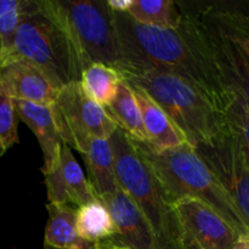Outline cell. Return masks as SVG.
Returning a JSON list of instances; mask_svg holds the SVG:
<instances>
[{"label":"cell","instance_id":"cell-14","mask_svg":"<svg viewBox=\"0 0 249 249\" xmlns=\"http://www.w3.org/2000/svg\"><path fill=\"white\" fill-rule=\"evenodd\" d=\"M17 117L29 126L43 151V174H48L60 158L63 142L53 106L14 100Z\"/></svg>","mask_w":249,"mask_h":249},{"label":"cell","instance_id":"cell-5","mask_svg":"<svg viewBox=\"0 0 249 249\" xmlns=\"http://www.w3.org/2000/svg\"><path fill=\"white\" fill-rule=\"evenodd\" d=\"M119 74L128 84L142 89L194 148L230 131L225 114L202 90L179 75L158 71Z\"/></svg>","mask_w":249,"mask_h":249},{"label":"cell","instance_id":"cell-16","mask_svg":"<svg viewBox=\"0 0 249 249\" xmlns=\"http://www.w3.org/2000/svg\"><path fill=\"white\" fill-rule=\"evenodd\" d=\"M49 218L44 235V249H96L97 243L85 241L75 229L77 208L62 204H46Z\"/></svg>","mask_w":249,"mask_h":249},{"label":"cell","instance_id":"cell-8","mask_svg":"<svg viewBox=\"0 0 249 249\" xmlns=\"http://www.w3.org/2000/svg\"><path fill=\"white\" fill-rule=\"evenodd\" d=\"M53 108L63 142L80 155L91 139L108 140L117 129L106 109L85 95L80 82L61 88Z\"/></svg>","mask_w":249,"mask_h":249},{"label":"cell","instance_id":"cell-3","mask_svg":"<svg viewBox=\"0 0 249 249\" xmlns=\"http://www.w3.org/2000/svg\"><path fill=\"white\" fill-rule=\"evenodd\" d=\"M26 60L57 89L79 82L85 70L55 0H22L21 16L6 61Z\"/></svg>","mask_w":249,"mask_h":249},{"label":"cell","instance_id":"cell-25","mask_svg":"<svg viewBox=\"0 0 249 249\" xmlns=\"http://www.w3.org/2000/svg\"><path fill=\"white\" fill-rule=\"evenodd\" d=\"M232 249H249V236H241Z\"/></svg>","mask_w":249,"mask_h":249},{"label":"cell","instance_id":"cell-6","mask_svg":"<svg viewBox=\"0 0 249 249\" xmlns=\"http://www.w3.org/2000/svg\"><path fill=\"white\" fill-rule=\"evenodd\" d=\"M108 142L117 182L147 219L155 249H182L174 208L152 168L121 129L114 130Z\"/></svg>","mask_w":249,"mask_h":249},{"label":"cell","instance_id":"cell-23","mask_svg":"<svg viewBox=\"0 0 249 249\" xmlns=\"http://www.w3.org/2000/svg\"><path fill=\"white\" fill-rule=\"evenodd\" d=\"M17 121L14 100L0 90V157L18 142Z\"/></svg>","mask_w":249,"mask_h":249},{"label":"cell","instance_id":"cell-11","mask_svg":"<svg viewBox=\"0 0 249 249\" xmlns=\"http://www.w3.org/2000/svg\"><path fill=\"white\" fill-rule=\"evenodd\" d=\"M97 199L106 207L116 226V235L104 243L125 249H155V236L147 219L121 186L114 194Z\"/></svg>","mask_w":249,"mask_h":249},{"label":"cell","instance_id":"cell-15","mask_svg":"<svg viewBox=\"0 0 249 249\" xmlns=\"http://www.w3.org/2000/svg\"><path fill=\"white\" fill-rule=\"evenodd\" d=\"M130 88L140 109L141 121L147 136L146 143L162 150L186 142L164 111L142 89L135 85H130Z\"/></svg>","mask_w":249,"mask_h":249},{"label":"cell","instance_id":"cell-9","mask_svg":"<svg viewBox=\"0 0 249 249\" xmlns=\"http://www.w3.org/2000/svg\"><path fill=\"white\" fill-rule=\"evenodd\" d=\"M195 151L249 223V146L230 130Z\"/></svg>","mask_w":249,"mask_h":249},{"label":"cell","instance_id":"cell-26","mask_svg":"<svg viewBox=\"0 0 249 249\" xmlns=\"http://www.w3.org/2000/svg\"><path fill=\"white\" fill-rule=\"evenodd\" d=\"M96 249H125V248H122V247H117V246H112L108 245V243H97V248Z\"/></svg>","mask_w":249,"mask_h":249},{"label":"cell","instance_id":"cell-22","mask_svg":"<svg viewBox=\"0 0 249 249\" xmlns=\"http://www.w3.org/2000/svg\"><path fill=\"white\" fill-rule=\"evenodd\" d=\"M22 0H0V66L11 50L21 16Z\"/></svg>","mask_w":249,"mask_h":249},{"label":"cell","instance_id":"cell-2","mask_svg":"<svg viewBox=\"0 0 249 249\" xmlns=\"http://www.w3.org/2000/svg\"><path fill=\"white\" fill-rule=\"evenodd\" d=\"M194 19L214 70L218 73L232 109L226 114L229 128L248 141L249 126V17L230 2L184 4Z\"/></svg>","mask_w":249,"mask_h":249},{"label":"cell","instance_id":"cell-20","mask_svg":"<svg viewBox=\"0 0 249 249\" xmlns=\"http://www.w3.org/2000/svg\"><path fill=\"white\" fill-rule=\"evenodd\" d=\"M126 14L138 23L163 28H178L182 17L179 2L173 0H133Z\"/></svg>","mask_w":249,"mask_h":249},{"label":"cell","instance_id":"cell-19","mask_svg":"<svg viewBox=\"0 0 249 249\" xmlns=\"http://www.w3.org/2000/svg\"><path fill=\"white\" fill-rule=\"evenodd\" d=\"M75 229L83 240L91 243H101L116 235L111 215L99 199L77 208Z\"/></svg>","mask_w":249,"mask_h":249},{"label":"cell","instance_id":"cell-12","mask_svg":"<svg viewBox=\"0 0 249 249\" xmlns=\"http://www.w3.org/2000/svg\"><path fill=\"white\" fill-rule=\"evenodd\" d=\"M44 177L49 203L79 208L97 199L72 148L66 143L62 145L55 167Z\"/></svg>","mask_w":249,"mask_h":249},{"label":"cell","instance_id":"cell-10","mask_svg":"<svg viewBox=\"0 0 249 249\" xmlns=\"http://www.w3.org/2000/svg\"><path fill=\"white\" fill-rule=\"evenodd\" d=\"M182 249H232L241 235L213 208L195 198L173 204Z\"/></svg>","mask_w":249,"mask_h":249},{"label":"cell","instance_id":"cell-7","mask_svg":"<svg viewBox=\"0 0 249 249\" xmlns=\"http://www.w3.org/2000/svg\"><path fill=\"white\" fill-rule=\"evenodd\" d=\"M72 34L85 68L92 63L117 68L118 43L113 23V11L106 1L55 0Z\"/></svg>","mask_w":249,"mask_h":249},{"label":"cell","instance_id":"cell-13","mask_svg":"<svg viewBox=\"0 0 249 249\" xmlns=\"http://www.w3.org/2000/svg\"><path fill=\"white\" fill-rule=\"evenodd\" d=\"M0 90L12 100L53 106L60 89L26 60H10L0 66Z\"/></svg>","mask_w":249,"mask_h":249},{"label":"cell","instance_id":"cell-4","mask_svg":"<svg viewBox=\"0 0 249 249\" xmlns=\"http://www.w3.org/2000/svg\"><path fill=\"white\" fill-rule=\"evenodd\" d=\"M131 141L152 168L170 203L182 198L198 199L213 208L241 235L249 236V223L190 143L160 150L146 142Z\"/></svg>","mask_w":249,"mask_h":249},{"label":"cell","instance_id":"cell-1","mask_svg":"<svg viewBox=\"0 0 249 249\" xmlns=\"http://www.w3.org/2000/svg\"><path fill=\"white\" fill-rule=\"evenodd\" d=\"M179 6L182 17L178 28L141 24L126 12H113L119 51L116 70L119 73L158 71L179 75L202 90L226 116L232 109V101L214 70L194 19L181 2Z\"/></svg>","mask_w":249,"mask_h":249},{"label":"cell","instance_id":"cell-21","mask_svg":"<svg viewBox=\"0 0 249 249\" xmlns=\"http://www.w3.org/2000/svg\"><path fill=\"white\" fill-rule=\"evenodd\" d=\"M122 80L117 70L102 63H92L85 68L80 77L83 91L89 99L106 107L116 96L117 88Z\"/></svg>","mask_w":249,"mask_h":249},{"label":"cell","instance_id":"cell-24","mask_svg":"<svg viewBox=\"0 0 249 249\" xmlns=\"http://www.w3.org/2000/svg\"><path fill=\"white\" fill-rule=\"evenodd\" d=\"M133 0H106V4L113 12L125 14L128 12Z\"/></svg>","mask_w":249,"mask_h":249},{"label":"cell","instance_id":"cell-17","mask_svg":"<svg viewBox=\"0 0 249 249\" xmlns=\"http://www.w3.org/2000/svg\"><path fill=\"white\" fill-rule=\"evenodd\" d=\"M82 156L89 175L88 181L95 197L101 198L114 194L119 185L114 174V158L108 140L91 139Z\"/></svg>","mask_w":249,"mask_h":249},{"label":"cell","instance_id":"cell-18","mask_svg":"<svg viewBox=\"0 0 249 249\" xmlns=\"http://www.w3.org/2000/svg\"><path fill=\"white\" fill-rule=\"evenodd\" d=\"M109 118L116 126L121 129L131 140L138 142H147L145 129L141 121L140 109L136 104L130 85L122 79L117 88L116 96L111 102L104 107Z\"/></svg>","mask_w":249,"mask_h":249}]
</instances>
